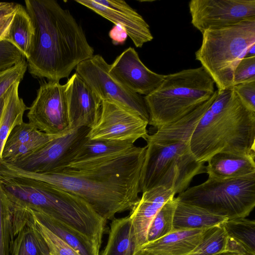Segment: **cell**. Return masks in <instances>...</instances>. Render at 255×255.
Wrapping results in <instances>:
<instances>
[{
	"instance_id": "obj_1",
	"label": "cell",
	"mask_w": 255,
	"mask_h": 255,
	"mask_svg": "<svg viewBox=\"0 0 255 255\" xmlns=\"http://www.w3.org/2000/svg\"><path fill=\"white\" fill-rule=\"evenodd\" d=\"M146 145L134 146L99 160L70 163L63 170L50 173L21 170L9 164L5 176L44 182L83 199L107 221L118 213L130 211L139 200L140 174Z\"/></svg>"
},
{
	"instance_id": "obj_2",
	"label": "cell",
	"mask_w": 255,
	"mask_h": 255,
	"mask_svg": "<svg viewBox=\"0 0 255 255\" xmlns=\"http://www.w3.org/2000/svg\"><path fill=\"white\" fill-rule=\"evenodd\" d=\"M34 36L27 60L35 78L59 81L94 56L85 32L69 10L54 0H26Z\"/></svg>"
},
{
	"instance_id": "obj_3",
	"label": "cell",
	"mask_w": 255,
	"mask_h": 255,
	"mask_svg": "<svg viewBox=\"0 0 255 255\" xmlns=\"http://www.w3.org/2000/svg\"><path fill=\"white\" fill-rule=\"evenodd\" d=\"M190 148L203 163L219 152L255 153V112L232 89L218 93L195 128Z\"/></svg>"
},
{
	"instance_id": "obj_4",
	"label": "cell",
	"mask_w": 255,
	"mask_h": 255,
	"mask_svg": "<svg viewBox=\"0 0 255 255\" xmlns=\"http://www.w3.org/2000/svg\"><path fill=\"white\" fill-rule=\"evenodd\" d=\"M20 198L24 207L62 224L82 242L90 255H100L108 221L84 200L37 180L25 184Z\"/></svg>"
},
{
	"instance_id": "obj_5",
	"label": "cell",
	"mask_w": 255,
	"mask_h": 255,
	"mask_svg": "<svg viewBox=\"0 0 255 255\" xmlns=\"http://www.w3.org/2000/svg\"><path fill=\"white\" fill-rule=\"evenodd\" d=\"M215 84L202 66L165 75L160 85L143 97L148 125L158 129L180 120L212 96Z\"/></svg>"
},
{
	"instance_id": "obj_6",
	"label": "cell",
	"mask_w": 255,
	"mask_h": 255,
	"mask_svg": "<svg viewBox=\"0 0 255 255\" xmlns=\"http://www.w3.org/2000/svg\"><path fill=\"white\" fill-rule=\"evenodd\" d=\"M202 34L196 60L213 79L218 93L232 89L235 68L255 44V20L208 29Z\"/></svg>"
},
{
	"instance_id": "obj_7",
	"label": "cell",
	"mask_w": 255,
	"mask_h": 255,
	"mask_svg": "<svg viewBox=\"0 0 255 255\" xmlns=\"http://www.w3.org/2000/svg\"><path fill=\"white\" fill-rule=\"evenodd\" d=\"M176 197L228 220L246 218L255 206V173L225 180L208 178L200 184L188 187Z\"/></svg>"
},
{
	"instance_id": "obj_8",
	"label": "cell",
	"mask_w": 255,
	"mask_h": 255,
	"mask_svg": "<svg viewBox=\"0 0 255 255\" xmlns=\"http://www.w3.org/2000/svg\"><path fill=\"white\" fill-rule=\"evenodd\" d=\"M89 130L90 128L86 127L70 129L52 138L33 152L8 164L30 172L50 173L61 171L72 161L87 139Z\"/></svg>"
},
{
	"instance_id": "obj_9",
	"label": "cell",
	"mask_w": 255,
	"mask_h": 255,
	"mask_svg": "<svg viewBox=\"0 0 255 255\" xmlns=\"http://www.w3.org/2000/svg\"><path fill=\"white\" fill-rule=\"evenodd\" d=\"M110 64L100 55H94L75 68L77 73L103 101H112L149 122L143 97L115 80L109 73Z\"/></svg>"
},
{
	"instance_id": "obj_10",
	"label": "cell",
	"mask_w": 255,
	"mask_h": 255,
	"mask_svg": "<svg viewBox=\"0 0 255 255\" xmlns=\"http://www.w3.org/2000/svg\"><path fill=\"white\" fill-rule=\"evenodd\" d=\"M66 84L59 81L42 82L27 116L29 123L39 130L53 135L69 131Z\"/></svg>"
},
{
	"instance_id": "obj_11",
	"label": "cell",
	"mask_w": 255,
	"mask_h": 255,
	"mask_svg": "<svg viewBox=\"0 0 255 255\" xmlns=\"http://www.w3.org/2000/svg\"><path fill=\"white\" fill-rule=\"evenodd\" d=\"M188 6L191 23L201 33L255 20V0H191Z\"/></svg>"
},
{
	"instance_id": "obj_12",
	"label": "cell",
	"mask_w": 255,
	"mask_h": 255,
	"mask_svg": "<svg viewBox=\"0 0 255 255\" xmlns=\"http://www.w3.org/2000/svg\"><path fill=\"white\" fill-rule=\"evenodd\" d=\"M148 122L127 109L110 101H104L99 119L90 128L87 137L90 139L130 141L146 140Z\"/></svg>"
},
{
	"instance_id": "obj_13",
	"label": "cell",
	"mask_w": 255,
	"mask_h": 255,
	"mask_svg": "<svg viewBox=\"0 0 255 255\" xmlns=\"http://www.w3.org/2000/svg\"><path fill=\"white\" fill-rule=\"evenodd\" d=\"M126 30L135 47L141 48L153 37L150 27L142 16L123 0H75Z\"/></svg>"
},
{
	"instance_id": "obj_14",
	"label": "cell",
	"mask_w": 255,
	"mask_h": 255,
	"mask_svg": "<svg viewBox=\"0 0 255 255\" xmlns=\"http://www.w3.org/2000/svg\"><path fill=\"white\" fill-rule=\"evenodd\" d=\"M110 75L130 91L146 96L162 82L165 75L149 70L131 47L124 50L110 65Z\"/></svg>"
},
{
	"instance_id": "obj_15",
	"label": "cell",
	"mask_w": 255,
	"mask_h": 255,
	"mask_svg": "<svg viewBox=\"0 0 255 255\" xmlns=\"http://www.w3.org/2000/svg\"><path fill=\"white\" fill-rule=\"evenodd\" d=\"M65 92L70 129L94 126L103 101L76 73L66 83Z\"/></svg>"
},
{
	"instance_id": "obj_16",
	"label": "cell",
	"mask_w": 255,
	"mask_h": 255,
	"mask_svg": "<svg viewBox=\"0 0 255 255\" xmlns=\"http://www.w3.org/2000/svg\"><path fill=\"white\" fill-rule=\"evenodd\" d=\"M139 201L128 215L131 221L134 255L147 243L150 224L165 203L175 194L170 189L158 186L142 192Z\"/></svg>"
},
{
	"instance_id": "obj_17",
	"label": "cell",
	"mask_w": 255,
	"mask_h": 255,
	"mask_svg": "<svg viewBox=\"0 0 255 255\" xmlns=\"http://www.w3.org/2000/svg\"><path fill=\"white\" fill-rule=\"evenodd\" d=\"M189 150L190 141L167 144L147 143L140 174L141 192L157 186L172 161L179 155Z\"/></svg>"
},
{
	"instance_id": "obj_18",
	"label": "cell",
	"mask_w": 255,
	"mask_h": 255,
	"mask_svg": "<svg viewBox=\"0 0 255 255\" xmlns=\"http://www.w3.org/2000/svg\"><path fill=\"white\" fill-rule=\"evenodd\" d=\"M255 153L219 152L205 166L208 178L216 180L237 178L255 173Z\"/></svg>"
},
{
	"instance_id": "obj_19",
	"label": "cell",
	"mask_w": 255,
	"mask_h": 255,
	"mask_svg": "<svg viewBox=\"0 0 255 255\" xmlns=\"http://www.w3.org/2000/svg\"><path fill=\"white\" fill-rule=\"evenodd\" d=\"M210 228L174 230L161 238L147 242L139 250L157 255H189L199 246Z\"/></svg>"
},
{
	"instance_id": "obj_20",
	"label": "cell",
	"mask_w": 255,
	"mask_h": 255,
	"mask_svg": "<svg viewBox=\"0 0 255 255\" xmlns=\"http://www.w3.org/2000/svg\"><path fill=\"white\" fill-rule=\"evenodd\" d=\"M216 90L212 96L194 111L180 120L163 128L157 129L149 134L146 141L159 144L190 141L191 136L199 121L217 96Z\"/></svg>"
},
{
	"instance_id": "obj_21",
	"label": "cell",
	"mask_w": 255,
	"mask_h": 255,
	"mask_svg": "<svg viewBox=\"0 0 255 255\" xmlns=\"http://www.w3.org/2000/svg\"><path fill=\"white\" fill-rule=\"evenodd\" d=\"M205 172V163L198 161L189 150L172 161L157 186H164L171 190L175 195L180 194L189 187L194 176Z\"/></svg>"
},
{
	"instance_id": "obj_22",
	"label": "cell",
	"mask_w": 255,
	"mask_h": 255,
	"mask_svg": "<svg viewBox=\"0 0 255 255\" xmlns=\"http://www.w3.org/2000/svg\"><path fill=\"white\" fill-rule=\"evenodd\" d=\"M228 220L225 216L177 199L173 225L174 230L202 229L223 225Z\"/></svg>"
},
{
	"instance_id": "obj_23",
	"label": "cell",
	"mask_w": 255,
	"mask_h": 255,
	"mask_svg": "<svg viewBox=\"0 0 255 255\" xmlns=\"http://www.w3.org/2000/svg\"><path fill=\"white\" fill-rule=\"evenodd\" d=\"M21 81L13 83L4 93V106L0 123V161L5 140L12 128L23 122V116L28 109L18 95Z\"/></svg>"
},
{
	"instance_id": "obj_24",
	"label": "cell",
	"mask_w": 255,
	"mask_h": 255,
	"mask_svg": "<svg viewBox=\"0 0 255 255\" xmlns=\"http://www.w3.org/2000/svg\"><path fill=\"white\" fill-rule=\"evenodd\" d=\"M229 252L255 255V222L246 218L228 220L223 224Z\"/></svg>"
},
{
	"instance_id": "obj_25",
	"label": "cell",
	"mask_w": 255,
	"mask_h": 255,
	"mask_svg": "<svg viewBox=\"0 0 255 255\" xmlns=\"http://www.w3.org/2000/svg\"><path fill=\"white\" fill-rule=\"evenodd\" d=\"M108 233L107 244L100 255H133L131 223L128 215L111 220Z\"/></svg>"
},
{
	"instance_id": "obj_26",
	"label": "cell",
	"mask_w": 255,
	"mask_h": 255,
	"mask_svg": "<svg viewBox=\"0 0 255 255\" xmlns=\"http://www.w3.org/2000/svg\"><path fill=\"white\" fill-rule=\"evenodd\" d=\"M134 146V143L130 141L87 138L71 162L99 160L127 151Z\"/></svg>"
},
{
	"instance_id": "obj_27",
	"label": "cell",
	"mask_w": 255,
	"mask_h": 255,
	"mask_svg": "<svg viewBox=\"0 0 255 255\" xmlns=\"http://www.w3.org/2000/svg\"><path fill=\"white\" fill-rule=\"evenodd\" d=\"M34 33V27L31 19L25 8L20 4L3 41L11 43L27 59Z\"/></svg>"
},
{
	"instance_id": "obj_28",
	"label": "cell",
	"mask_w": 255,
	"mask_h": 255,
	"mask_svg": "<svg viewBox=\"0 0 255 255\" xmlns=\"http://www.w3.org/2000/svg\"><path fill=\"white\" fill-rule=\"evenodd\" d=\"M10 254L11 255H50L46 244L33 224L32 217L16 235Z\"/></svg>"
},
{
	"instance_id": "obj_29",
	"label": "cell",
	"mask_w": 255,
	"mask_h": 255,
	"mask_svg": "<svg viewBox=\"0 0 255 255\" xmlns=\"http://www.w3.org/2000/svg\"><path fill=\"white\" fill-rule=\"evenodd\" d=\"M223 225L209 229L199 246L189 255H220L229 253L228 237Z\"/></svg>"
},
{
	"instance_id": "obj_30",
	"label": "cell",
	"mask_w": 255,
	"mask_h": 255,
	"mask_svg": "<svg viewBox=\"0 0 255 255\" xmlns=\"http://www.w3.org/2000/svg\"><path fill=\"white\" fill-rule=\"evenodd\" d=\"M176 204V197L173 196L162 206L149 228L147 242L158 240L174 231L173 223Z\"/></svg>"
},
{
	"instance_id": "obj_31",
	"label": "cell",
	"mask_w": 255,
	"mask_h": 255,
	"mask_svg": "<svg viewBox=\"0 0 255 255\" xmlns=\"http://www.w3.org/2000/svg\"><path fill=\"white\" fill-rule=\"evenodd\" d=\"M14 237L9 200L0 184V255H9Z\"/></svg>"
},
{
	"instance_id": "obj_32",
	"label": "cell",
	"mask_w": 255,
	"mask_h": 255,
	"mask_svg": "<svg viewBox=\"0 0 255 255\" xmlns=\"http://www.w3.org/2000/svg\"><path fill=\"white\" fill-rule=\"evenodd\" d=\"M30 211L34 218L70 245L81 255H90L82 242L62 224L43 213Z\"/></svg>"
},
{
	"instance_id": "obj_33",
	"label": "cell",
	"mask_w": 255,
	"mask_h": 255,
	"mask_svg": "<svg viewBox=\"0 0 255 255\" xmlns=\"http://www.w3.org/2000/svg\"><path fill=\"white\" fill-rule=\"evenodd\" d=\"M32 217L33 224L46 244L50 255H81L70 245L34 218L32 215Z\"/></svg>"
},
{
	"instance_id": "obj_34",
	"label": "cell",
	"mask_w": 255,
	"mask_h": 255,
	"mask_svg": "<svg viewBox=\"0 0 255 255\" xmlns=\"http://www.w3.org/2000/svg\"><path fill=\"white\" fill-rule=\"evenodd\" d=\"M59 135H53L44 133L41 136L29 141L9 149L2 150L1 161L7 163H10L33 152L47 143L52 138Z\"/></svg>"
},
{
	"instance_id": "obj_35",
	"label": "cell",
	"mask_w": 255,
	"mask_h": 255,
	"mask_svg": "<svg viewBox=\"0 0 255 255\" xmlns=\"http://www.w3.org/2000/svg\"><path fill=\"white\" fill-rule=\"evenodd\" d=\"M44 132L39 130L33 125L23 122L14 127L9 133L2 150L13 148L37 138Z\"/></svg>"
},
{
	"instance_id": "obj_36",
	"label": "cell",
	"mask_w": 255,
	"mask_h": 255,
	"mask_svg": "<svg viewBox=\"0 0 255 255\" xmlns=\"http://www.w3.org/2000/svg\"><path fill=\"white\" fill-rule=\"evenodd\" d=\"M27 69L25 59L11 68L0 71V98L13 83L22 81Z\"/></svg>"
},
{
	"instance_id": "obj_37",
	"label": "cell",
	"mask_w": 255,
	"mask_h": 255,
	"mask_svg": "<svg viewBox=\"0 0 255 255\" xmlns=\"http://www.w3.org/2000/svg\"><path fill=\"white\" fill-rule=\"evenodd\" d=\"M255 81V55L243 58L235 69L233 85Z\"/></svg>"
},
{
	"instance_id": "obj_38",
	"label": "cell",
	"mask_w": 255,
	"mask_h": 255,
	"mask_svg": "<svg viewBox=\"0 0 255 255\" xmlns=\"http://www.w3.org/2000/svg\"><path fill=\"white\" fill-rule=\"evenodd\" d=\"M25 59L22 53L11 43L0 41V71L11 68Z\"/></svg>"
},
{
	"instance_id": "obj_39",
	"label": "cell",
	"mask_w": 255,
	"mask_h": 255,
	"mask_svg": "<svg viewBox=\"0 0 255 255\" xmlns=\"http://www.w3.org/2000/svg\"><path fill=\"white\" fill-rule=\"evenodd\" d=\"M20 4L0 2V41H3Z\"/></svg>"
},
{
	"instance_id": "obj_40",
	"label": "cell",
	"mask_w": 255,
	"mask_h": 255,
	"mask_svg": "<svg viewBox=\"0 0 255 255\" xmlns=\"http://www.w3.org/2000/svg\"><path fill=\"white\" fill-rule=\"evenodd\" d=\"M232 90L248 109L255 112V81L234 86Z\"/></svg>"
},
{
	"instance_id": "obj_41",
	"label": "cell",
	"mask_w": 255,
	"mask_h": 255,
	"mask_svg": "<svg viewBox=\"0 0 255 255\" xmlns=\"http://www.w3.org/2000/svg\"><path fill=\"white\" fill-rule=\"evenodd\" d=\"M109 35L114 45L124 44L128 36L126 29L120 24L115 25L110 30Z\"/></svg>"
},
{
	"instance_id": "obj_42",
	"label": "cell",
	"mask_w": 255,
	"mask_h": 255,
	"mask_svg": "<svg viewBox=\"0 0 255 255\" xmlns=\"http://www.w3.org/2000/svg\"><path fill=\"white\" fill-rule=\"evenodd\" d=\"M4 106V95H3L0 98V123L1 121V117H2V115Z\"/></svg>"
},
{
	"instance_id": "obj_43",
	"label": "cell",
	"mask_w": 255,
	"mask_h": 255,
	"mask_svg": "<svg viewBox=\"0 0 255 255\" xmlns=\"http://www.w3.org/2000/svg\"><path fill=\"white\" fill-rule=\"evenodd\" d=\"M255 55V44L253 45L249 50L247 56Z\"/></svg>"
},
{
	"instance_id": "obj_44",
	"label": "cell",
	"mask_w": 255,
	"mask_h": 255,
	"mask_svg": "<svg viewBox=\"0 0 255 255\" xmlns=\"http://www.w3.org/2000/svg\"><path fill=\"white\" fill-rule=\"evenodd\" d=\"M220 255H249L246 254L241 253H237V252H229L226 253L224 254H222Z\"/></svg>"
},
{
	"instance_id": "obj_45",
	"label": "cell",
	"mask_w": 255,
	"mask_h": 255,
	"mask_svg": "<svg viewBox=\"0 0 255 255\" xmlns=\"http://www.w3.org/2000/svg\"></svg>"
}]
</instances>
